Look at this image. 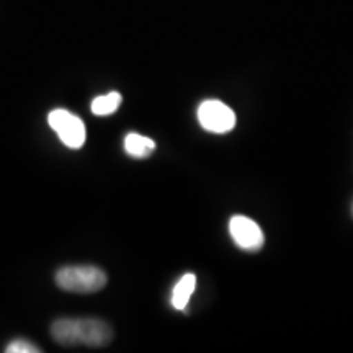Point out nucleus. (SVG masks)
Masks as SVG:
<instances>
[{"mask_svg":"<svg viewBox=\"0 0 353 353\" xmlns=\"http://www.w3.org/2000/svg\"><path fill=\"white\" fill-rule=\"evenodd\" d=\"M52 339L64 347L85 345V347H105L113 337V330L105 321L95 317L83 319H64L54 321L51 325Z\"/></svg>","mask_w":353,"mask_h":353,"instance_id":"1","label":"nucleus"},{"mask_svg":"<svg viewBox=\"0 0 353 353\" xmlns=\"http://www.w3.org/2000/svg\"><path fill=\"white\" fill-rule=\"evenodd\" d=\"M107 273L94 265H72L56 273V285L68 293L92 294L107 286Z\"/></svg>","mask_w":353,"mask_h":353,"instance_id":"2","label":"nucleus"},{"mask_svg":"<svg viewBox=\"0 0 353 353\" xmlns=\"http://www.w3.org/2000/svg\"><path fill=\"white\" fill-rule=\"evenodd\" d=\"M48 123H50L51 130H54L56 134L59 136L61 143L68 145L69 149H81L85 144V125L77 114H72L64 108H57L50 113Z\"/></svg>","mask_w":353,"mask_h":353,"instance_id":"3","label":"nucleus"},{"mask_svg":"<svg viewBox=\"0 0 353 353\" xmlns=\"http://www.w3.org/2000/svg\"><path fill=\"white\" fill-rule=\"evenodd\" d=\"M196 117L203 130L216 132V134H224V132L232 131L237 121L236 113L219 100L203 101L198 107Z\"/></svg>","mask_w":353,"mask_h":353,"instance_id":"4","label":"nucleus"},{"mask_svg":"<svg viewBox=\"0 0 353 353\" xmlns=\"http://www.w3.org/2000/svg\"><path fill=\"white\" fill-rule=\"evenodd\" d=\"M229 234H231L234 244L247 252H259L265 244L262 228L247 216H232L229 221Z\"/></svg>","mask_w":353,"mask_h":353,"instance_id":"5","label":"nucleus"},{"mask_svg":"<svg viewBox=\"0 0 353 353\" xmlns=\"http://www.w3.org/2000/svg\"><path fill=\"white\" fill-rule=\"evenodd\" d=\"M125 151L128 152V156L134 159H145L156 151V143L148 136L130 132L125 138Z\"/></svg>","mask_w":353,"mask_h":353,"instance_id":"6","label":"nucleus"},{"mask_svg":"<svg viewBox=\"0 0 353 353\" xmlns=\"http://www.w3.org/2000/svg\"><path fill=\"white\" fill-rule=\"evenodd\" d=\"M196 288V276L193 273H187L179 280V283L174 286V291H172V306H174L176 311H183L187 307V304L192 298L193 291Z\"/></svg>","mask_w":353,"mask_h":353,"instance_id":"7","label":"nucleus"},{"mask_svg":"<svg viewBox=\"0 0 353 353\" xmlns=\"http://www.w3.org/2000/svg\"><path fill=\"white\" fill-rule=\"evenodd\" d=\"M121 105V94L118 92H110L108 95L97 97L92 101V113L97 114V117H108V114H113L120 108Z\"/></svg>","mask_w":353,"mask_h":353,"instance_id":"8","label":"nucleus"},{"mask_svg":"<svg viewBox=\"0 0 353 353\" xmlns=\"http://www.w3.org/2000/svg\"><path fill=\"white\" fill-rule=\"evenodd\" d=\"M7 353H39L41 348L34 345L33 342L25 341V339H17V341L10 342L6 348Z\"/></svg>","mask_w":353,"mask_h":353,"instance_id":"9","label":"nucleus"},{"mask_svg":"<svg viewBox=\"0 0 353 353\" xmlns=\"http://www.w3.org/2000/svg\"><path fill=\"white\" fill-rule=\"evenodd\" d=\"M352 214H353V205H352Z\"/></svg>","mask_w":353,"mask_h":353,"instance_id":"10","label":"nucleus"}]
</instances>
